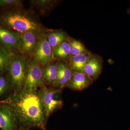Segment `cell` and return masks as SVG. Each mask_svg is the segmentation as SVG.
Wrapping results in <instances>:
<instances>
[{
	"label": "cell",
	"instance_id": "21",
	"mask_svg": "<svg viewBox=\"0 0 130 130\" xmlns=\"http://www.w3.org/2000/svg\"><path fill=\"white\" fill-rule=\"evenodd\" d=\"M9 88L10 84L7 76L0 74V98L7 92Z\"/></svg>",
	"mask_w": 130,
	"mask_h": 130
},
{
	"label": "cell",
	"instance_id": "6",
	"mask_svg": "<svg viewBox=\"0 0 130 130\" xmlns=\"http://www.w3.org/2000/svg\"><path fill=\"white\" fill-rule=\"evenodd\" d=\"M35 61L40 65H44L53 62L55 59L53 50L48 43L47 38L42 37L39 39L36 48L34 51Z\"/></svg>",
	"mask_w": 130,
	"mask_h": 130
},
{
	"label": "cell",
	"instance_id": "14",
	"mask_svg": "<svg viewBox=\"0 0 130 130\" xmlns=\"http://www.w3.org/2000/svg\"><path fill=\"white\" fill-rule=\"evenodd\" d=\"M90 52L71 57L70 59V66L74 72L83 73L85 65L90 57Z\"/></svg>",
	"mask_w": 130,
	"mask_h": 130
},
{
	"label": "cell",
	"instance_id": "23",
	"mask_svg": "<svg viewBox=\"0 0 130 130\" xmlns=\"http://www.w3.org/2000/svg\"><path fill=\"white\" fill-rule=\"evenodd\" d=\"M128 13L130 15V8L129 9V10H128Z\"/></svg>",
	"mask_w": 130,
	"mask_h": 130
},
{
	"label": "cell",
	"instance_id": "18",
	"mask_svg": "<svg viewBox=\"0 0 130 130\" xmlns=\"http://www.w3.org/2000/svg\"><path fill=\"white\" fill-rule=\"evenodd\" d=\"M70 45V54L71 57L89 53L81 42L75 40L69 41Z\"/></svg>",
	"mask_w": 130,
	"mask_h": 130
},
{
	"label": "cell",
	"instance_id": "2",
	"mask_svg": "<svg viewBox=\"0 0 130 130\" xmlns=\"http://www.w3.org/2000/svg\"><path fill=\"white\" fill-rule=\"evenodd\" d=\"M10 8L0 12V24L20 34L41 31V25L36 20L25 13Z\"/></svg>",
	"mask_w": 130,
	"mask_h": 130
},
{
	"label": "cell",
	"instance_id": "5",
	"mask_svg": "<svg viewBox=\"0 0 130 130\" xmlns=\"http://www.w3.org/2000/svg\"><path fill=\"white\" fill-rule=\"evenodd\" d=\"M45 85L42 74V68L36 61H28L26 75L23 88L37 91Z\"/></svg>",
	"mask_w": 130,
	"mask_h": 130
},
{
	"label": "cell",
	"instance_id": "9",
	"mask_svg": "<svg viewBox=\"0 0 130 130\" xmlns=\"http://www.w3.org/2000/svg\"><path fill=\"white\" fill-rule=\"evenodd\" d=\"M103 66L102 58L98 55L91 54L84 68L83 73L88 75L93 81H95L101 75Z\"/></svg>",
	"mask_w": 130,
	"mask_h": 130
},
{
	"label": "cell",
	"instance_id": "16",
	"mask_svg": "<svg viewBox=\"0 0 130 130\" xmlns=\"http://www.w3.org/2000/svg\"><path fill=\"white\" fill-rule=\"evenodd\" d=\"M55 58L65 60L68 59L70 54V45L68 40L63 42L59 45L53 49Z\"/></svg>",
	"mask_w": 130,
	"mask_h": 130
},
{
	"label": "cell",
	"instance_id": "1",
	"mask_svg": "<svg viewBox=\"0 0 130 130\" xmlns=\"http://www.w3.org/2000/svg\"><path fill=\"white\" fill-rule=\"evenodd\" d=\"M0 102L10 107L19 127L28 130L33 128L46 130L47 118L37 90L23 88L14 91L6 100Z\"/></svg>",
	"mask_w": 130,
	"mask_h": 130
},
{
	"label": "cell",
	"instance_id": "17",
	"mask_svg": "<svg viewBox=\"0 0 130 130\" xmlns=\"http://www.w3.org/2000/svg\"><path fill=\"white\" fill-rule=\"evenodd\" d=\"M47 39L53 50L68 40L66 34L60 31L51 32L47 36Z\"/></svg>",
	"mask_w": 130,
	"mask_h": 130
},
{
	"label": "cell",
	"instance_id": "10",
	"mask_svg": "<svg viewBox=\"0 0 130 130\" xmlns=\"http://www.w3.org/2000/svg\"><path fill=\"white\" fill-rule=\"evenodd\" d=\"M58 79L56 88L62 89L67 87L74 71L69 64L63 61L57 63Z\"/></svg>",
	"mask_w": 130,
	"mask_h": 130
},
{
	"label": "cell",
	"instance_id": "12",
	"mask_svg": "<svg viewBox=\"0 0 130 130\" xmlns=\"http://www.w3.org/2000/svg\"><path fill=\"white\" fill-rule=\"evenodd\" d=\"M94 82L85 73L74 71L67 87L73 91H81L88 88Z\"/></svg>",
	"mask_w": 130,
	"mask_h": 130
},
{
	"label": "cell",
	"instance_id": "22",
	"mask_svg": "<svg viewBox=\"0 0 130 130\" xmlns=\"http://www.w3.org/2000/svg\"><path fill=\"white\" fill-rule=\"evenodd\" d=\"M16 130H28L26 129H24V128H21V127H19V129H17Z\"/></svg>",
	"mask_w": 130,
	"mask_h": 130
},
{
	"label": "cell",
	"instance_id": "7",
	"mask_svg": "<svg viewBox=\"0 0 130 130\" xmlns=\"http://www.w3.org/2000/svg\"><path fill=\"white\" fill-rule=\"evenodd\" d=\"M21 40L20 34L0 24V46L11 52L18 48Z\"/></svg>",
	"mask_w": 130,
	"mask_h": 130
},
{
	"label": "cell",
	"instance_id": "11",
	"mask_svg": "<svg viewBox=\"0 0 130 130\" xmlns=\"http://www.w3.org/2000/svg\"><path fill=\"white\" fill-rule=\"evenodd\" d=\"M37 34L32 31H28L20 34L21 40L18 48L21 53L28 54L35 51L39 41Z\"/></svg>",
	"mask_w": 130,
	"mask_h": 130
},
{
	"label": "cell",
	"instance_id": "3",
	"mask_svg": "<svg viewBox=\"0 0 130 130\" xmlns=\"http://www.w3.org/2000/svg\"><path fill=\"white\" fill-rule=\"evenodd\" d=\"M28 64V60L23 56L14 57L12 59L7 71V76L10 88L14 91L23 88Z\"/></svg>",
	"mask_w": 130,
	"mask_h": 130
},
{
	"label": "cell",
	"instance_id": "15",
	"mask_svg": "<svg viewBox=\"0 0 130 130\" xmlns=\"http://www.w3.org/2000/svg\"><path fill=\"white\" fill-rule=\"evenodd\" d=\"M13 58L11 52L0 46V74L7 71Z\"/></svg>",
	"mask_w": 130,
	"mask_h": 130
},
{
	"label": "cell",
	"instance_id": "8",
	"mask_svg": "<svg viewBox=\"0 0 130 130\" xmlns=\"http://www.w3.org/2000/svg\"><path fill=\"white\" fill-rule=\"evenodd\" d=\"M18 122L9 106L0 105V128L2 130H16Z\"/></svg>",
	"mask_w": 130,
	"mask_h": 130
},
{
	"label": "cell",
	"instance_id": "13",
	"mask_svg": "<svg viewBox=\"0 0 130 130\" xmlns=\"http://www.w3.org/2000/svg\"><path fill=\"white\" fill-rule=\"evenodd\" d=\"M42 74L44 85L50 88H56L58 79L57 63L52 62L44 65L42 68Z\"/></svg>",
	"mask_w": 130,
	"mask_h": 130
},
{
	"label": "cell",
	"instance_id": "20",
	"mask_svg": "<svg viewBox=\"0 0 130 130\" xmlns=\"http://www.w3.org/2000/svg\"><path fill=\"white\" fill-rule=\"evenodd\" d=\"M22 1L20 0H0V9H7L16 7L21 5Z\"/></svg>",
	"mask_w": 130,
	"mask_h": 130
},
{
	"label": "cell",
	"instance_id": "19",
	"mask_svg": "<svg viewBox=\"0 0 130 130\" xmlns=\"http://www.w3.org/2000/svg\"><path fill=\"white\" fill-rule=\"evenodd\" d=\"M32 5L43 12L48 11L53 6L55 1L51 0H36L31 1Z\"/></svg>",
	"mask_w": 130,
	"mask_h": 130
},
{
	"label": "cell",
	"instance_id": "4",
	"mask_svg": "<svg viewBox=\"0 0 130 130\" xmlns=\"http://www.w3.org/2000/svg\"><path fill=\"white\" fill-rule=\"evenodd\" d=\"M47 118L54 112L63 106L62 89L48 88L44 85L37 90Z\"/></svg>",
	"mask_w": 130,
	"mask_h": 130
}]
</instances>
